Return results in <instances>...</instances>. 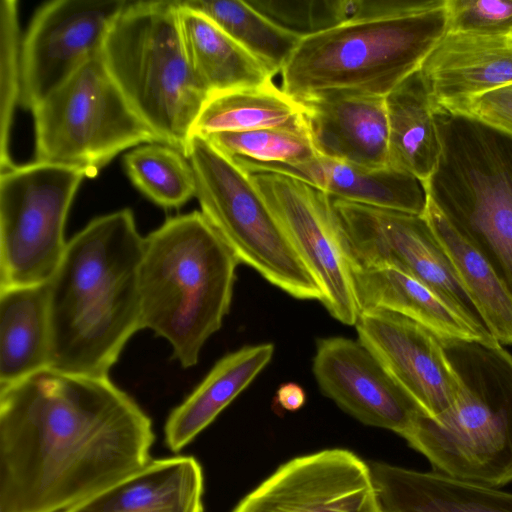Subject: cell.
Returning <instances> with one entry per match:
<instances>
[{
    "label": "cell",
    "mask_w": 512,
    "mask_h": 512,
    "mask_svg": "<svg viewBox=\"0 0 512 512\" xmlns=\"http://www.w3.org/2000/svg\"><path fill=\"white\" fill-rule=\"evenodd\" d=\"M232 512H383L368 463L340 448L282 464Z\"/></svg>",
    "instance_id": "5bb4252c"
},
{
    "label": "cell",
    "mask_w": 512,
    "mask_h": 512,
    "mask_svg": "<svg viewBox=\"0 0 512 512\" xmlns=\"http://www.w3.org/2000/svg\"><path fill=\"white\" fill-rule=\"evenodd\" d=\"M181 3L212 20L274 76L281 73L302 40L272 23L246 1L184 0Z\"/></svg>",
    "instance_id": "f1b7e54d"
},
{
    "label": "cell",
    "mask_w": 512,
    "mask_h": 512,
    "mask_svg": "<svg viewBox=\"0 0 512 512\" xmlns=\"http://www.w3.org/2000/svg\"><path fill=\"white\" fill-rule=\"evenodd\" d=\"M351 266L402 271L430 288L484 339L494 338L422 215L332 198ZM495 339V338H494Z\"/></svg>",
    "instance_id": "8fae6325"
},
{
    "label": "cell",
    "mask_w": 512,
    "mask_h": 512,
    "mask_svg": "<svg viewBox=\"0 0 512 512\" xmlns=\"http://www.w3.org/2000/svg\"><path fill=\"white\" fill-rule=\"evenodd\" d=\"M435 123L441 150L426 195L512 295V135L443 111Z\"/></svg>",
    "instance_id": "8992f818"
},
{
    "label": "cell",
    "mask_w": 512,
    "mask_h": 512,
    "mask_svg": "<svg viewBox=\"0 0 512 512\" xmlns=\"http://www.w3.org/2000/svg\"><path fill=\"white\" fill-rule=\"evenodd\" d=\"M178 14L187 59L209 97L272 83L271 71L208 17L181 1Z\"/></svg>",
    "instance_id": "d4e9b609"
},
{
    "label": "cell",
    "mask_w": 512,
    "mask_h": 512,
    "mask_svg": "<svg viewBox=\"0 0 512 512\" xmlns=\"http://www.w3.org/2000/svg\"><path fill=\"white\" fill-rule=\"evenodd\" d=\"M132 183L148 199L164 208H178L196 195L194 171L188 158L163 143L135 147L124 156Z\"/></svg>",
    "instance_id": "f546056e"
},
{
    "label": "cell",
    "mask_w": 512,
    "mask_h": 512,
    "mask_svg": "<svg viewBox=\"0 0 512 512\" xmlns=\"http://www.w3.org/2000/svg\"><path fill=\"white\" fill-rule=\"evenodd\" d=\"M420 71L435 113L466 115L475 100L512 84V39L447 32Z\"/></svg>",
    "instance_id": "e0dca14e"
},
{
    "label": "cell",
    "mask_w": 512,
    "mask_h": 512,
    "mask_svg": "<svg viewBox=\"0 0 512 512\" xmlns=\"http://www.w3.org/2000/svg\"><path fill=\"white\" fill-rule=\"evenodd\" d=\"M460 384L437 418L421 412L402 436L432 471L492 488L512 482V354L496 339H440Z\"/></svg>",
    "instance_id": "277c9868"
},
{
    "label": "cell",
    "mask_w": 512,
    "mask_h": 512,
    "mask_svg": "<svg viewBox=\"0 0 512 512\" xmlns=\"http://www.w3.org/2000/svg\"><path fill=\"white\" fill-rule=\"evenodd\" d=\"M305 401L306 394L303 388L293 382L282 384L275 395L277 406L285 411H297L305 404Z\"/></svg>",
    "instance_id": "d590c367"
},
{
    "label": "cell",
    "mask_w": 512,
    "mask_h": 512,
    "mask_svg": "<svg viewBox=\"0 0 512 512\" xmlns=\"http://www.w3.org/2000/svg\"><path fill=\"white\" fill-rule=\"evenodd\" d=\"M351 274L359 313L365 310L397 313L422 325L439 339H484L430 288L402 271L351 266Z\"/></svg>",
    "instance_id": "603a6c76"
},
{
    "label": "cell",
    "mask_w": 512,
    "mask_h": 512,
    "mask_svg": "<svg viewBox=\"0 0 512 512\" xmlns=\"http://www.w3.org/2000/svg\"><path fill=\"white\" fill-rule=\"evenodd\" d=\"M125 0H55L34 14L22 38L20 104L33 110L102 53Z\"/></svg>",
    "instance_id": "4fadbf2b"
},
{
    "label": "cell",
    "mask_w": 512,
    "mask_h": 512,
    "mask_svg": "<svg viewBox=\"0 0 512 512\" xmlns=\"http://www.w3.org/2000/svg\"><path fill=\"white\" fill-rule=\"evenodd\" d=\"M101 55L138 116L163 144L186 156L209 96L187 59L178 1H127Z\"/></svg>",
    "instance_id": "52a82bcc"
},
{
    "label": "cell",
    "mask_w": 512,
    "mask_h": 512,
    "mask_svg": "<svg viewBox=\"0 0 512 512\" xmlns=\"http://www.w3.org/2000/svg\"><path fill=\"white\" fill-rule=\"evenodd\" d=\"M300 103L318 155L369 168L389 166L385 98L330 94Z\"/></svg>",
    "instance_id": "d6986e66"
},
{
    "label": "cell",
    "mask_w": 512,
    "mask_h": 512,
    "mask_svg": "<svg viewBox=\"0 0 512 512\" xmlns=\"http://www.w3.org/2000/svg\"><path fill=\"white\" fill-rule=\"evenodd\" d=\"M358 340L425 414L449 410L460 384L440 339L415 321L384 310H365L355 324Z\"/></svg>",
    "instance_id": "9a60e30c"
},
{
    "label": "cell",
    "mask_w": 512,
    "mask_h": 512,
    "mask_svg": "<svg viewBox=\"0 0 512 512\" xmlns=\"http://www.w3.org/2000/svg\"><path fill=\"white\" fill-rule=\"evenodd\" d=\"M313 373L322 393L365 425L402 437L423 412L359 340L319 339Z\"/></svg>",
    "instance_id": "2e32d148"
},
{
    "label": "cell",
    "mask_w": 512,
    "mask_h": 512,
    "mask_svg": "<svg viewBox=\"0 0 512 512\" xmlns=\"http://www.w3.org/2000/svg\"><path fill=\"white\" fill-rule=\"evenodd\" d=\"M186 157L194 171L201 213L239 263L294 298L321 302L320 286L249 175L204 137L192 136Z\"/></svg>",
    "instance_id": "ba28073f"
},
{
    "label": "cell",
    "mask_w": 512,
    "mask_h": 512,
    "mask_svg": "<svg viewBox=\"0 0 512 512\" xmlns=\"http://www.w3.org/2000/svg\"><path fill=\"white\" fill-rule=\"evenodd\" d=\"M35 161L94 177L120 152L162 143L128 103L99 54L33 110Z\"/></svg>",
    "instance_id": "9c48e42d"
},
{
    "label": "cell",
    "mask_w": 512,
    "mask_h": 512,
    "mask_svg": "<svg viewBox=\"0 0 512 512\" xmlns=\"http://www.w3.org/2000/svg\"><path fill=\"white\" fill-rule=\"evenodd\" d=\"M447 32L512 39V1L447 0Z\"/></svg>",
    "instance_id": "836d02e7"
},
{
    "label": "cell",
    "mask_w": 512,
    "mask_h": 512,
    "mask_svg": "<svg viewBox=\"0 0 512 512\" xmlns=\"http://www.w3.org/2000/svg\"><path fill=\"white\" fill-rule=\"evenodd\" d=\"M144 237L126 208L90 221L66 245L49 287V368L108 377L143 329L139 273Z\"/></svg>",
    "instance_id": "7a4b0ae2"
},
{
    "label": "cell",
    "mask_w": 512,
    "mask_h": 512,
    "mask_svg": "<svg viewBox=\"0 0 512 512\" xmlns=\"http://www.w3.org/2000/svg\"><path fill=\"white\" fill-rule=\"evenodd\" d=\"M0 168L13 166L10 155L14 113L21 98V45L17 2L3 0L0 6Z\"/></svg>",
    "instance_id": "d6a6232c"
},
{
    "label": "cell",
    "mask_w": 512,
    "mask_h": 512,
    "mask_svg": "<svg viewBox=\"0 0 512 512\" xmlns=\"http://www.w3.org/2000/svg\"><path fill=\"white\" fill-rule=\"evenodd\" d=\"M385 106L389 167L423 184L437 166L441 146L435 109L420 69L385 97Z\"/></svg>",
    "instance_id": "484cf974"
},
{
    "label": "cell",
    "mask_w": 512,
    "mask_h": 512,
    "mask_svg": "<svg viewBox=\"0 0 512 512\" xmlns=\"http://www.w3.org/2000/svg\"><path fill=\"white\" fill-rule=\"evenodd\" d=\"M86 175L34 161L1 170L0 289L49 283L63 258L67 215Z\"/></svg>",
    "instance_id": "30bf717a"
},
{
    "label": "cell",
    "mask_w": 512,
    "mask_h": 512,
    "mask_svg": "<svg viewBox=\"0 0 512 512\" xmlns=\"http://www.w3.org/2000/svg\"><path fill=\"white\" fill-rule=\"evenodd\" d=\"M449 255L458 278L491 335L512 345V295L489 263L449 224L427 197L422 215Z\"/></svg>",
    "instance_id": "83f0119b"
},
{
    "label": "cell",
    "mask_w": 512,
    "mask_h": 512,
    "mask_svg": "<svg viewBox=\"0 0 512 512\" xmlns=\"http://www.w3.org/2000/svg\"><path fill=\"white\" fill-rule=\"evenodd\" d=\"M248 175L320 286L321 303L339 322L355 325L359 309L351 262L332 197L286 175Z\"/></svg>",
    "instance_id": "7c38bea8"
},
{
    "label": "cell",
    "mask_w": 512,
    "mask_h": 512,
    "mask_svg": "<svg viewBox=\"0 0 512 512\" xmlns=\"http://www.w3.org/2000/svg\"><path fill=\"white\" fill-rule=\"evenodd\" d=\"M272 343L242 347L222 357L175 407L164 425L165 445L174 453L192 442L268 365Z\"/></svg>",
    "instance_id": "7402d4cb"
},
{
    "label": "cell",
    "mask_w": 512,
    "mask_h": 512,
    "mask_svg": "<svg viewBox=\"0 0 512 512\" xmlns=\"http://www.w3.org/2000/svg\"><path fill=\"white\" fill-rule=\"evenodd\" d=\"M238 264L199 211L171 217L144 238L142 325L170 343L183 368L197 364L229 313Z\"/></svg>",
    "instance_id": "3957f363"
},
{
    "label": "cell",
    "mask_w": 512,
    "mask_h": 512,
    "mask_svg": "<svg viewBox=\"0 0 512 512\" xmlns=\"http://www.w3.org/2000/svg\"><path fill=\"white\" fill-rule=\"evenodd\" d=\"M447 28V0H423L397 16L304 38L281 71V89L298 102L330 94L385 98L421 68Z\"/></svg>",
    "instance_id": "5b68a950"
},
{
    "label": "cell",
    "mask_w": 512,
    "mask_h": 512,
    "mask_svg": "<svg viewBox=\"0 0 512 512\" xmlns=\"http://www.w3.org/2000/svg\"><path fill=\"white\" fill-rule=\"evenodd\" d=\"M206 139L230 158L297 163L318 156L308 131L285 128L221 132Z\"/></svg>",
    "instance_id": "4dcf8cb0"
},
{
    "label": "cell",
    "mask_w": 512,
    "mask_h": 512,
    "mask_svg": "<svg viewBox=\"0 0 512 512\" xmlns=\"http://www.w3.org/2000/svg\"><path fill=\"white\" fill-rule=\"evenodd\" d=\"M466 115L512 135V84L475 100Z\"/></svg>",
    "instance_id": "e575fe53"
},
{
    "label": "cell",
    "mask_w": 512,
    "mask_h": 512,
    "mask_svg": "<svg viewBox=\"0 0 512 512\" xmlns=\"http://www.w3.org/2000/svg\"><path fill=\"white\" fill-rule=\"evenodd\" d=\"M249 6L281 29L308 38L353 22L356 0H248Z\"/></svg>",
    "instance_id": "1f68e13d"
},
{
    "label": "cell",
    "mask_w": 512,
    "mask_h": 512,
    "mask_svg": "<svg viewBox=\"0 0 512 512\" xmlns=\"http://www.w3.org/2000/svg\"><path fill=\"white\" fill-rule=\"evenodd\" d=\"M269 128L309 132L303 105L273 82L211 95L194 123L192 136Z\"/></svg>",
    "instance_id": "4316f807"
},
{
    "label": "cell",
    "mask_w": 512,
    "mask_h": 512,
    "mask_svg": "<svg viewBox=\"0 0 512 512\" xmlns=\"http://www.w3.org/2000/svg\"><path fill=\"white\" fill-rule=\"evenodd\" d=\"M48 283L0 289V389L49 368Z\"/></svg>",
    "instance_id": "cb8c5ba5"
},
{
    "label": "cell",
    "mask_w": 512,
    "mask_h": 512,
    "mask_svg": "<svg viewBox=\"0 0 512 512\" xmlns=\"http://www.w3.org/2000/svg\"><path fill=\"white\" fill-rule=\"evenodd\" d=\"M383 512H512V493L383 462L369 463Z\"/></svg>",
    "instance_id": "44dd1931"
},
{
    "label": "cell",
    "mask_w": 512,
    "mask_h": 512,
    "mask_svg": "<svg viewBox=\"0 0 512 512\" xmlns=\"http://www.w3.org/2000/svg\"><path fill=\"white\" fill-rule=\"evenodd\" d=\"M154 441L109 376L40 370L0 389V512H64L143 468Z\"/></svg>",
    "instance_id": "6da1fadb"
},
{
    "label": "cell",
    "mask_w": 512,
    "mask_h": 512,
    "mask_svg": "<svg viewBox=\"0 0 512 512\" xmlns=\"http://www.w3.org/2000/svg\"><path fill=\"white\" fill-rule=\"evenodd\" d=\"M204 474L189 455L143 468L64 512H204Z\"/></svg>",
    "instance_id": "ffe728a7"
},
{
    "label": "cell",
    "mask_w": 512,
    "mask_h": 512,
    "mask_svg": "<svg viewBox=\"0 0 512 512\" xmlns=\"http://www.w3.org/2000/svg\"><path fill=\"white\" fill-rule=\"evenodd\" d=\"M246 173L273 172L305 182L332 198L423 215L427 195L414 176L392 167L369 168L324 156L297 163L232 158Z\"/></svg>",
    "instance_id": "ac0fdd59"
}]
</instances>
